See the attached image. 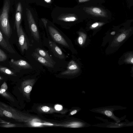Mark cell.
<instances>
[{
  "label": "cell",
  "instance_id": "2",
  "mask_svg": "<svg viewBox=\"0 0 133 133\" xmlns=\"http://www.w3.org/2000/svg\"><path fill=\"white\" fill-rule=\"evenodd\" d=\"M26 14L31 31L34 38L38 40L39 38L38 30L31 12L28 8L26 9Z\"/></svg>",
  "mask_w": 133,
  "mask_h": 133
},
{
  "label": "cell",
  "instance_id": "14",
  "mask_svg": "<svg viewBox=\"0 0 133 133\" xmlns=\"http://www.w3.org/2000/svg\"><path fill=\"white\" fill-rule=\"evenodd\" d=\"M0 94L9 100L14 101V99L11 96L7 93L6 91L4 92L2 91L1 89H0Z\"/></svg>",
  "mask_w": 133,
  "mask_h": 133
},
{
  "label": "cell",
  "instance_id": "27",
  "mask_svg": "<svg viewBox=\"0 0 133 133\" xmlns=\"http://www.w3.org/2000/svg\"><path fill=\"white\" fill-rule=\"evenodd\" d=\"M77 112V111L76 110H74L72 111L70 113L71 115H72L76 114Z\"/></svg>",
  "mask_w": 133,
  "mask_h": 133
},
{
  "label": "cell",
  "instance_id": "34",
  "mask_svg": "<svg viewBox=\"0 0 133 133\" xmlns=\"http://www.w3.org/2000/svg\"><path fill=\"white\" fill-rule=\"evenodd\" d=\"M2 79V78L0 76V80L1 79Z\"/></svg>",
  "mask_w": 133,
  "mask_h": 133
},
{
  "label": "cell",
  "instance_id": "9",
  "mask_svg": "<svg viewBox=\"0 0 133 133\" xmlns=\"http://www.w3.org/2000/svg\"><path fill=\"white\" fill-rule=\"evenodd\" d=\"M33 56L39 62L43 65L49 67H54V64L43 57L41 56L36 52H34L32 54Z\"/></svg>",
  "mask_w": 133,
  "mask_h": 133
},
{
  "label": "cell",
  "instance_id": "6",
  "mask_svg": "<svg viewBox=\"0 0 133 133\" xmlns=\"http://www.w3.org/2000/svg\"><path fill=\"white\" fill-rule=\"evenodd\" d=\"M0 45L5 50L11 53H15L11 44L4 37L0 31Z\"/></svg>",
  "mask_w": 133,
  "mask_h": 133
},
{
  "label": "cell",
  "instance_id": "26",
  "mask_svg": "<svg viewBox=\"0 0 133 133\" xmlns=\"http://www.w3.org/2000/svg\"><path fill=\"white\" fill-rule=\"evenodd\" d=\"M99 24L98 23L96 22L93 23L91 26L93 28L97 27L98 25Z\"/></svg>",
  "mask_w": 133,
  "mask_h": 133
},
{
  "label": "cell",
  "instance_id": "4",
  "mask_svg": "<svg viewBox=\"0 0 133 133\" xmlns=\"http://www.w3.org/2000/svg\"><path fill=\"white\" fill-rule=\"evenodd\" d=\"M18 36L19 46L21 51L23 52L25 50H27L28 45L26 37L21 26H20L19 32Z\"/></svg>",
  "mask_w": 133,
  "mask_h": 133
},
{
  "label": "cell",
  "instance_id": "15",
  "mask_svg": "<svg viewBox=\"0 0 133 133\" xmlns=\"http://www.w3.org/2000/svg\"><path fill=\"white\" fill-rule=\"evenodd\" d=\"M7 57L5 53L0 49V62H3L7 59Z\"/></svg>",
  "mask_w": 133,
  "mask_h": 133
},
{
  "label": "cell",
  "instance_id": "32",
  "mask_svg": "<svg viewBox=\"0 0 133 133\" xmlns=\"http://www.w3.org/2000/svg\"><path fill=\"white\" fill-rule=\"evenodd\" d=\"M0 116H3V115L1 113V110H0Z\"/></svg>",
  "mask_w": 133,
  "mask_h": 133
},
{
  "label": "cell",
  "instance_id": "20",
  "mask_svg": "<svg viewBox=\"0 0 133 133\" xmlns=\"http://www.w3.org/2000/svg\"><path fill=\"white\" fill-rule=\"evenodd\" d=\"M125 35L124 34H122L120 35L118 37L117 40L118 42H121L125 39Z\"/></svg>",
  "mask_w": 133,
  "mask_h": 133
},
{
  "label": "cell",
  "instance_id": "22",
  "mask_svg": "<svg viewBox=\"0 0 133 133\" xmlns=\"http://www.w3.org/2000/svg\"><path fill=\"white\" fill-rule=\"evenodd\" d=\"M55 108L56 110L60 111L62 109L63 107L60 105L57 104L55 106Z\"/></svg>",
  "mask_w": 133,
  "mask_h": 133
},
{
  "label": "cell",
  "instance_id": "24",
  "mask_svg": "<svg viewBox=\"0 0 133 133\" xmlns=\"http://www.w3.org/2000/svg\"><path fill=\"white\" fill-rule=\"evenodd\" d=\"M83 39L81 36H79L78 38V42L79 44L81 45L83 43Z\"/></svg>",
  "mask_w": 133,
  "mask_h": 133
},
{
  "label": "cell",
  "instance_id": "5",
  "mask_svg": "<svg viewBox=\"0 0 133 133\" xmlns=\"http://www.w3.org/2000/svg\"><path fill=\"white\" fill-rule=\"evenodd\" d=\"M22 8L20 3H18L17 5L15 16V24L17 32L18 35L19 32L20 24L22 20Z\"/></svg>",
  "mask_w": 133,
  "mask_h": 133
},
{
  "label": "cell",
  "instance_id": "1",
  "mask_svg": "<svg viewBox=\"0 0 133 133\" xmlns=\"http://www.w3.org/2000/svg\"><path fill=\"white\" fill-rule=\"evenodd\" d=\"M9 0H5L0 15V27L3 33L9 37L11 33V28L9 20V13L10 8Z\"/></svg>",
  "mask_w": 133,
  "mask_h": 133
},
{
  "label": "cell",
  "instance_id": "28",
  "mask_svg": "<svg viewBox=\"0 0 133 133\" xmlns=\"http://www.w3.org/2000/svg\"><path fill=\"white\" fill-rule=\"evenodd\" d=\"M42 21L43 22V23H44V24L45 26V28H46V24H47V21H46L45 20V19H44V20L43 19V20H42Z\"/></svg>",
  "mask_w": 133,
  "mask_h": 133
},
{
  "label": "cell",
  "instance_id": "3",
  "mask_svg": "<svg viewBox=\"0 0 133 133\" xmlns=\"http://www.w3.org/2000/svg\"><path fill=\"white\" fill-rule=\"evenodd\" d=\"M48 29L49 33L54 40L65 47H69L66 41L56 29L52 26H48Z\"/></svg>",
  "mask_w": 133,
  "mask_h": 133
},
{
  "label": "cell",
  "instance_id": "16",
  "mask_svg": "<svg viewBox=\"0 0 133 133\" xmlns=\"http://www.w3.org/2000/svg\"><path fill=\"white\" fill-rule=\"evenodd\" d=\"M92 12L94 14L98 15H101L102 14V11L101 10L98 8L94 7L92 9Z\"/></svg>",
  "mask_w": 133,
  "mask_h": 133
},
{
  "label": "cell",
  "instance_id": "11",
  "mask_svg": "<svg viewBox=\"0 0 133 133\" xmlns=\"http://www.w3.org/2000/svg\"><path fill=\"white\" fill-rule=\"evenodd\" d=\"M36 53L41 56L45 58L52 64H54V62L45 51L39 48L36 49Z\"/></svg>",
  "mask_w": 133,
  "mask_h": 133
},
{
  "label": "cell",
  "instance_id": "21",
  "mask_svg": "<svg viewBox=\"0 0 133 133\" xmlns=\"http://www.w3.org/2000/svg\"><path fill=\"white\" fill-rule=\"evenodd\" d=\"M8 88V87L6 83L4 82L2 85L1 89L3 91L5 92Z\"/></svg>",
  "mask_w": 133,
  "mask_h": 133
},
{
  "label": "cell",
  "instance_id": "31",
  "mask_svg": "<svg viewBox=\"0 0 133 133\" xmlns=\"http://www.w3.org/2000/svg\"><path fill=\"white\" fill-rule=\"evenodd\" d=\"M45 124L47 125H52L53 124L51 123H45Z\"/></svg>",
  "mask_w": 133,
  "mask_h": 133
},
{
  "label": "cell",
  "instance_id": "29",
  "mask_svg": "<svg viewBox=\"0 0 133 133\" xmlns=\"http://www.w3.org/2000/svg\"><path fill=\"white\" fill-rule=\"evenodd\" d=\"M89 0H78L79 2L81 3L87 1Z\"/></svg>",
  "mask_w": 133,
  "mask_h": 133
},
{
  "label": "cell",
  "instance_id": "7",
  "mask_svg": "<svg viewBox=\"0 0 133 133\" xmlns=\"http://www.w3.org/2000/svg\"><path fill=\"white\" fill-rule=\"evenodd\" d=\"M49 44L50 48L57 57L61 59L65 58V55L62 50L54 42L49 41Z\"/></svg>",
  "mask_w": 133,
  "mask_h": 133
},
{
  "label": "cell",
  "instance_id": "23",
  "mask_svg": "<svg viewBox=\"0 0 133 133\" xmlns=\"http://www.w3.org/2000/svg\"><path fill=\"white\" fill-rule=\"evenodd\" d=\"M41 109L42 111L45 112H48L50 109L49 107L46 106L43 107Z\"/></svg>",
  "mask_w": 133,
  "mask_h": 133
},
{
  "label": "cell",
  "instance_id": "13",
  "mask_svg": "<svg viewBox=\"0 0 133 133\" xmlns=\"http://www.w3.org/2000/svg\"><path fill=\"white\" fill-rule=\"evenodd\" d=\"M0 71L7 75L14 74V72L8 68L1 66H0Z\"/></svg>",
  "mask_w": 133,
  "mask_h": 133
},
{
  "label": "cell",
  "instance_id": "33",
  "mask_svg": "<svg viewBox=\"0 0 133 133\" xmlns=\"http://www.w3.org/2000/svg\"><path fill=\"white\" fill-rule=\"evenodd\" d=\"M131 62L132 63H133V58H132L131 60Z\"/></svg>",
  "mask_w": 133,
  "mask_h": 133
},
{
  "label": "cell",
  "instance_id": "8",
  "mask_svg": "<svg viewBox=\"0 0 133 133\" xmlns=\"http://www.w3.org/2000/svg\"><path fill=\"white\" fill-rule=\"evenodd\" d=\"M11 62L14 65L19 68L23 69H32L31 66L26 61L23 59L15 60L13 59L11 60Z\"/></svg>",
  "mask_w": 133,
  "mask_h": 133
},
{
  "label": "cell",
  "instance_id": "17",
  "mask_svg": "<svg viewBox=\"0 0 133 133\" xmlns=\"http://www.w3.org/2000/svg\"><path fill=\"white\" fill-rule=\"evenodd\" d=\"M62 20L67 22L74 21L76 20V18L74 17L71 16L66 18H64L62 19Z\"/></svg>",
  "mask_w": 133,
  "mask_h": 133
},
{
  "label": "cell",
  "instance_id": "30",
  "mask_svg": "<svg viewBox=\"0 0 133 133\" xmlns=\"http://www.w3.org/2000/svg\"><path fill=\"white\" fill-rule=\"evenodd\" d=\"M115 31H113V32H112L111 33V35H114L115 34Z\"/></svg>",
  "mask_w": 133,
  "mask_h": 133
},
{
  "label": "cell",
  "instance_id": "19",
  "mask_svg": "<svg viewBox=\"0 0 133 133\" xmlns=\"http://www.w3.org/2000/svg\"><path fill=\"white\" fill-rule=\"evenodd\" d=\"M32 89V87L30 85H28L24 88V91L26 93H29L31 91Z\"/></svg>",
  "mask_w": 133,
  "mask_h": 133
},
{
  "label": "cell",
  "instance_id": "18",
  "mask_svg": "<svg viewBox=\"0 0 133 133\" xmlns=\"http://www.w3.org/2000/svg\"><path fill=\"white\" fill-rule=\"evenodd\" d=\"M1 126L3 127L8 128L15 127L16 126V125L15 124L10 123L7 122L5 123H3V124H2Z\"/></svg>",
  "mask_w": 133,
  "mask_h": 133
},
{
  "label": "cell",
  "instance_id": "25",
  "mask_svg": "<svg viewBox=\"0 0 133 133\" xmlns=\"http://www.w3.org/2000/svg\"><path fill=\"white\" fill-rule=\"evenodd\" d=\"M105 114L107 116H110L112 115V112L109 110L105 111Z\"/></svg>",
  "mask_w": 133,
  "mask_h": 133
},
{
  "label": "cell",
  "instance_id": "12",
  "mask_svg": "<svg viewBox=\"0 0 133 133\" xmlns=\"http://www.w3.org/2000/svg\"><path fill=\"white\" fill-rule=\"evenodd\" d=\"M0 110L1 113L3 115L18 120V118L16 116L17 114H16L15 112H14V110H12V112L9 110L5 109L1 107H0Z\"/></svg>",
  "mask_w": 133,
  "mask_h": 133
},
{
  "label": "cell",
  "instance_id": "10",
  "mask_svg": "<svg viewBox=\"0 0 133 133\" xmlns=\"http://www.w3.org/2000/svg\"><path fill=\"white\" fill-rule=\"evenodd\" d=\"M67 70L63 72V74H70L75 72L78 69L77 65L73 61H71L68 63Z\"/></svg>",
  "mask_w": 133,
  "mask_h": 133
}]
</instances>
